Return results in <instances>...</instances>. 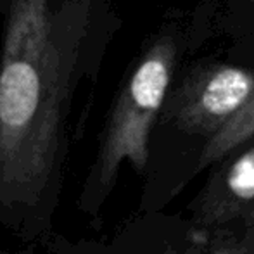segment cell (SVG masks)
Masks as SVG:
<instances>
[{
	"label": "cell",
	"mask_w": 254,
	"mask_h": 254,
	"mask_svg": "<svg viewBox=\"0 0 254 254\" xmlns=\"http://www.w3.org/2000/svg\"><path fill=\"white\" fill-rule=\"evenodd\" d=\"M0 228L42 244L56 235L94 0H0Z\"/></svg>",
	"instance_id": "obj_1"
},
{
	"label": "cell",
	"mask_w": 254,
	"mask_h": 254,
	"mask_svg": "<svg viewBox=\"0 0 254 254\" xmlns=\"http://www.w3.org/2000/svg\"><path fill=\"white\" fill-rule=\"evenodd\" d=\"M175 59V40L170 35H159L121 85L76 195L78 211L88 220H99L125 163H130L137 173L147 168L151 133L168 99Z\"/></svg>",
	"instance_id": "obj_2"
},
{
	"label": "cell",
	"mask_w": 254,
	"mask_h": 254,
	"mask_svg": "<svg viewBox=\"0 0 254 254\" xmlns=\"http://www.w3.org/2000/svg\"><path fill=\"white\" fill-rule=\"evenodd\" d=\"M254 73L232 64H209L189 73L164 102V123L211 138L253 99Z\"/></svg>",
	"instance_id": "obj_3"
},
{
	"label": "cell",
	"mask_w": 254,
	"mask_h": 254,
	"mask_svg": "<svg viewBox=\"0 0 254 254\" xmlns=\"http://www.w3.org/2000/svg\"><path fill=\"white\" fill-rule=\"evenodd\" d=\"M194 221L202 232L254 223V144L207 180L194 202Z\"/></svg>",
	"instance_id": "obj_4"
},
{
	"label": "cell",
	"mask_w": 254,
	"mask_h": 254,
	"mask_svg": "<svg viewBox=\"0 0 254 254\" xmlns=\"http://www.w3.org/2000/svg\"><path fill=\"white\" fill-rule=\"evenodd\" d=\"M254 138V95L248 106L214 137L207 138L202 154L199 157V168L216 163L223 156H228L235 149L242 147L246 142Z\"/></svg>",
	"instance_id": "obj_5"
},
{
	"label": "cell",
	"mask_w": 254,
	"mask_h": 254,
	"mask_svg": "<svg viewBox=\"0 0 254 254\" xmlns=\"http://www.w3.org/2000/svg\"><path fill=\"white\" fill-rule=\"evenodd\" d=\"M206 254H254V223L209 232Z\"/></svg>",
	"instance_id": "obj_6"
},
{
	"label": "cell",
	"mask_w": 254,
	"mask_h": 254,
	"mask_svg": "<svg viewBox=\"0 0 254 254\" xmlns=\"http://www.w3.org/2000/svg\"><path fill=\"white\" fill-rule=\"evenodd\" d=\"M209 244V232L195 230L185 242L178 246H166L163 254H206Z\"/></svg>",
	"instance_id": "obj_7"
},
{
	"label": "cell",
	"mask_w": 254,
	"mask_h": 254,
	"mask_svg": "<svg viewBox=\"0 0 254 254\" xmlns=\"http://www.w3.org/2000/svg\"><path fill=\"white\" fill-rule=\"evenodd\" d=\"M61 235L56 234L49 242L42 244H23L19 251H5L0 249V254H61Z\"/></svg>",
	"instance_id": "obj_8"
},
{
	"label": "cell",
	"mask_w": 254,
	"mask_h": 254,
	"mask_svg": "<svg viewBox=\"0 0 254 254\" xmlns=\"http://www.w3.org/2000/svg\"><path fill=\"white\" fill-rule=\"evenodd\" d=\"M95 246L88 242H71L67 239H61V254H94Z\"/></svg>",
	"instance_id": "obj_9"
}]
</instances>
